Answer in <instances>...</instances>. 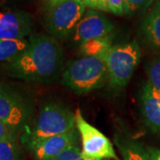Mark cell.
Listing matches in <instances>:
<instances>
[{
	"mask_svg": "<svg viewBox=\"0 0 160 160\" xmlns=\"http://www.w3.org/2000/svg\"><path fill=\"white\" fill-rule=\"evenodd\" d=\"M64 69L62 47L55 38L45 34L29 36L28 46L7 64L10 77L35 83H52Z\"/></svg>",
	"mask_w": 160,
	"mask_h": 160,
	"instance_id": "cell-1",
	"label": "cell"
},
{
	"mask_svg": "<svg viewBox=\"0 0 160 160\" xmlns=\"http://www.w3.org/2000/svg\"><path fill=\"white\" fill-rule=\"evenodd\" d=\"M76 128V113L62 103H45L38 116L23 130L21 142L27 148L46 138L61 135Z\"/></svg>",
	"mask_w": 160,
	"mask_h": 160,
	"instance_id": "cell-2",
	"label": "cell"
},
{
	"mask_svg": "<svg viewBox=\"0 0 160 160\" xmlns=\"http://www.w3.org/2000/svg\"><path fill=\"white\" fill-rule=\"evenodd\" d=\"M108 80L105 56L82 57L66 66L61 77L63 86L78 94L100 89Z\"/></svg>",
	"mask_w": 160,
	"mask_h": 160,
	"instance_id": "cell-3",
	"label": "cell"
},
{
	"mask_svg": "<svg viewBox=\"0 0 160 160\" xmlns=\"http://www.w3.org/2000/svg\"><path fill=\"white\" fill-rule=\"evenodd\" d=\"M141 58V48L135 39L112 46L105 56L109 86L114 90L124 89L130 82Z\"/></svg>",
	"mask_w": 160,
	"mask_h": 160,
	"instance_id": "cell-4",
	"label": "cell"
},
{
	"mask_svg": "<svg viewBox=\"0 0 160 160\" xmlns=\"http://www.w3.org/2000/svg\"><path fill=\"white\" fill-rule=\"evenodd\" d=\"M86 11L82 0H64L46 6L45 25L47 32L56 39H65L73 33Z\"/></svg>",
	"mask_w": 160,
	"mask_h": 160,
	"instance_id": "cell-5",
	"label": "cell"
},
{
	"mask_svg": "<svg viewBox=\"0 0 160 160\" xmlns=\"http://www.w3.org/2000/svg\"><path fill=\"white\" fill-rule=\"evenodd\" d=\"M33 115L32 103L13 87L0 83V120L13 131H23Z\"/></svg>",
	"mask_w": 160,
	"mask_h": 160,
	"instance_id": "cell-6",
	"label": "cell"
},
{
	"mask_svg": "<svg viewBox=\"0 0 160 160\" xmlns=\"http://www.w3.org/2000/svg\"><path fill=\"white\" fill-rule=\"evenodd\" d=\"M76 127L79 132L84 157L92 160H120L112 142L84 118L81 110H76Z\"/></svg>",
	"mask_w": 160,
	"mask_h": 160,
	"instance_id": "cell-7",
	"label": "cell"
},
{
	"mask_svg": "<svg viewBox=\"0 0 160 160\" xmlns=\"http://www.w3.org/2000/svg\"><path fill=\"white\" fill-rule=\"evenodd\" d=\"M33 19L28 12L9 6H0V38L25 39L31 36Z\"/></svg>",
	"mask_w": 160,
	"mask_h": 160,
	"instance_id": "cell-8",
	"label": "cell"
},
{
	"mask_svg": "<svg viewBox=\"0 0 160 160\" xmlns=\"http://www.w3.org/2000/svg\"><path fill=\"white\" fill-rule=\"evenodd\" d=\"M113 24L100 12L86 10L72 33L73 41L82 44L88 40L110 36Z\"/></svg>",
	"mask_w": 160,
	"mask_h": 160,
	"instance_id": "cell-9",
	"label": "cell"
},
{
	"mask_svg": "<svg viewBox=\"0 0 160 160\" xmlns=\"http://www.w3.org/2000/svg\"><path fill=\"white\" fill-rule=\"evenodd\" d=\"M78 136L79 132L76 127L66 133L37 142L26 149L35 160H53L69 147L78 145Z\"/></svg>",
	"mask_w": 160,
	"mask_h": 160,
	"instance_id": "cell-10",
	"label": "cell"
},
{
	"mask_svg": "<svg viewBox=\"0 0 160 160\" xmlns=\"http://www.w3.org/2000/svg\"><path fill=\"white\" fill-rule=\"evenodd\" d=\"M140 110L146 126L152 132L160 134V92L148 81L143 83L141 89Z\"/></svg>",
	"mask_w": 160,
	"mask_h": 160,
	"instance_id": "cell-11",
	"label": "cell"
},
{
	"mask_svg": "<svg viewBox=\"0 0 160 160\" xmlns=\"http://www.w3.org/2000/svg\"><path fill=\"white\" fill-rule=\"evenodd\" d=\"M141 29L148 45L160 52V3L157 4L143 19Z\"/></svg>",
	"mask_w": 160,
	"mask_h": 160,
	"instance_id": "cell-12",
	"label": "cell"
},
{
	"mask_svg": "<svg viewBox=\"0 0 160 160\" xmlns=\"http://www.w3.org/2000/svg\"><path fill=\"white\" fill-rule=\"evenodd\" d=\"M114 142L123 160H150L147 149L137 141L124 135H116Z\"/></svg>",
	"mask_w": 160,
	"mask_h": 160,
	"instance_id": "cell-13",
	"label": "cell"
},
{
	"mask_svg": "<svg viewBox=\"0 0 160 160\" xmlns=\"http://www.w3.org/2000/svg\"><path fill=\"white\" fill-rule=\"evenodd\" d=\"M110 36L88 40L79 45V51L83 57L106 56L107 52L112 47Z\"/></svg>",
	"mask_w": 160,
	"mask_h": 160,
	"instance_id": "cell-14",
	"label": "cell"
},
{
	"mask_svg": "<svg viewBox=\"0 0 160 160\" xmlns=\"http://www.w3.org/2000/svg\"><path fill=\"white\" fill-rule=\"evenodd\" d=\"M29 45V40L0 38V62L11 61L18 56Z\"/></svg>",
	"mask_w": 160,
	"mask_h": 160,
	"instance_id": "cell-15",
	"label": "cell"
},
{
	"mask_svg": "<svg viewBox=\"0 0 160 160\" xmlns=\"http://www.w3.org/2000/svg\"><path fill=\"white\" fill-rule=\"evenodd\" d=\"M0 160H23L16 138L0 141Z\"/></svg>",
	"mask_w": 160,
	"mask_h": 160,
	"instance_id": "cell-16",
	"label": "cell"
},
{
	"mask_svg": "<svg viewBox=\"0 0 160 160\" xmlns=\"http://www.w3.org/2000/svg\"><path fill=\"white\" fill-rule=\"evenodd\" d=\"M148 82L155 90L160 92V56L149 60L145 65Z\"/></svg>",
	"mask_w": 160,
	"mask_h": 160,
	"instance_id": "cell-17",
	"label": "cell"
},
{
	"mask_svg": "<svg viewBox=\"0 0 160 160\" xmlns=\"http://www.w3.org/2000/svg\"><path fill=\"white\" fill-rule=\"evenodd\" d=\"M53 160H92L89 159L82 154L81 149H79L78 145H72L66 149L62 153L55 158Z\"/></svg>",
	"mask_w": 160,
	"mask_h": 160,
	"instance_id": "cell-18",
	"label": "cell"
},
{
	"mask_svg": "<svg viewBox=\"0 0 160 160\" xmlns=\"http://www.w3.org/2000/svg\"><path fill=\"white\" fill-rule=\"evenodd\" d=\"M154 0H126L127 14L135 12L145 11Z\"/></svg>",
	"mask_w": 160,
	"mask_h": 160,
	"instance_id": "cell-19",
	"label": "cell"
},
{
	"mask_svg": "<svg viewBox=\"0 0 160 160\" xmlns=\"http://www.w3.org/2000/svg\"><path fill=\"white\" fill-rule=\"evenodd\" d=\"M106 1H107V7L109 12L118 16L127 14L126 0H106Z\"/></svg>",
	"mask_w": 160,
	"mask_h": 160,
	"instance_id": "cell-20",
	"label": "cell"
},
{
	"mask_svg": "<svg viewBox=\"0 0 160 160\" xmlns=\"http://www.w3.org/2000/svg\"><path fill=\"white\" fill-rule=\"evenodd\" d=\"M16 132L13 131L8 126L0 120V141H4L6 139H11V138H16Z\"/></svg>",
	"mask_w": 160,
	"mask_h": 160,
	"instance_id": "cell-21",
	"label": "cell"
},
{
	"mask_svg": "<svg viewBox=\"0 0 160 160\" xmlns=\"http://www.w3.org/2000/svg\"><path fill=\"white\" fill-rule=\"evenodd\" d=\"M64 0H46V6H50V5H54L57 4L59 2H62ZM83 3L86 5V7H89L93 10H99L98 7V0H82Z\"/></svg>",
	"mask_w": 160,
	"mask_h": 160,
	"instance_id": "cell-22",
	"label": "cell"
},
{
	"mask_svg": "<svg viewBox=\"0 0 160 160\" xmlns=\"http://www.w3.org/2000/svg\"><path fill=\"white\" fill-rule=\"evenodd\" d=\"M150 160H160V149L156 147H146Z\"/></svg>",
	"mask_w": 160,
	"mask_h": 160,
	"instance_id": "cell-23",
	"label": "cell"
},
{
	"mask_svg": "<svg viewBox=\"0 0 160 160\" xmlns=\"http://www.w3.org/2000/svg\"><path fill=\"white\" fill-rule=\"evenodd\" d=\"M98 7H99V10H101V11L109 12L106 0H98Z\"/></svg>",
	"mask_w": 160,
	"mask_h": 160,
	"instance_id": "cell-24",
	"label": "cell"
},
{
	"mask_svg": "<svg viewBox=\"0 0 160 160\" xmlns=\"http://www.w3.org/2000/svg\"><path fill=\"white\" fill-rule=\"evenodd\" d=\"M11 1L13 0H0V6H6V5L9 4Z\"/></svg>",
	"mask_w": 160,
	"mask_h": 160,
	"instance_id": "cell-25",
	"label": "cell"
}]
</instances>
